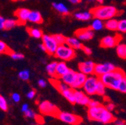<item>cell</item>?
<instances>
[{
    "mask_svg": "<svg viewBox=\"0 0 126 125\" xmlns=\"http://www.w3.org/2000/svg\"><path fill=\"white\" fill-rule=\"evenodd\" d=\"M0 109L5 112L8 111V103H7L6 100L4 98V97L2 96L1 95H0Z\"/></svg>",
    "mask_w": 126,
    "mask_h": 125,
    "instance_id": "cell-34",
    "label": "cell"
},
{
    "mask_svg": "<svg viewBox=\"0 0 126 125\" xmlns=\"http://www.w3.org/2000/svg\"><path fill=\"white\" fill-rule=\"evenodd\" d=\"M94 68H95V64L92 61H85L80 62L78 65V69L80 72L86 74V76H91L94 74Z\"/></svg>",
    "mask_w": 126,
    "mask_h": 125,
    "instance_id": "cell-12",
    "label": "cell"
},
{
    "mask_svg": "<svg viewBox=\"0 0 126 125\" xmlns=\"http://www.w3.org/2000/svg\"><path fill=\"white\" fill-rule=\"evenodd\" d=\"M70 68L68 67L65 61H60L58 62L57 67H56V76L55 78L57 79H61V78L66 74L69 71Z\"/></svg>",
    "mask_w": 126,
    "mask_h": 125,
    "instance_id": "cell-17",
    "label": "cell"
},
{
    "mask_svg": "<svg viewBox=\"0 0 126 125\" xmlns=\"http://www.w3.org/2000/svg\"><path fill=\"white\" fill-rule=\"evenodd\" d=\"M68 1L73 5H77L79 3H80L82 2V0H68Z\"/></svg>",
    "mask_w": 126,
    "mask_h": 125,
    "instance_id": "cell-49",
    "label": "cell"
},
{
    "mask_svg": "<svg viewBox=\"0 0 126 125\" xmlns=\"http://www.w3.org/2000/svg\"><path fill=\"white\" fill-rule=\"evenodd\" d=\"M117 31L122 33H126V20H121L119 21Z\"/></svg>",
    "mask_w": 126,
    "mask_h": 125,
    "instance_id": "cell-33",
    "label": "cell"
},
{
    "mask_svg": "<svg viewBox=\"0 0 126 125\" xmlns=\"http://www.w3.org/2000/svg\"><path fill=\"white\" fill-rule=\"evenodd\" d=\"M38 84L39 87H41V88H45L47 86L46 81L44 80H42V79H41L38 81Z\"/></svg>",
    "mask_w": 126,
    "mask_h": 125,
    "instance_id": "cell-47",
    "label": "cell"
},
{
    "mask_svg": "<svg viewBox=\"0 0 126 125\" xmlns=\"http://www.w3.org/2000/svg\"><path fill=\"white\" fill-rule=\"evenodd\" d=\"M91 12L94 18L103 21L112 19L119 14L118 9L113 5H99L91 9Z\"/></svg>",
    "mask_w": 126,
    "mask_h": 125,
    "instance_id": "cell-3",
    "label": "cell"
},
{
    "mask_svg": "<svg viewBox=\"0 0 126 125\" xmlns=\"http://www.w3.org/2000/svg\"><path fill=\"white\" fill-rule=\"evenodd\" d=\"M106 88H107V87L105 86V85L101 80H99L98 84V87H97L96 95H100V96H104L106 93Z\"/></svg>",
    "mask_w": 126,
    "mask_h": 125,
    "instance_id": "cell-31",
    "label": "cell"
},
{
    "mask_svg": "<svg viewBox=\"0 0 126 125\" xmlns=\"http://www.w3.org/2000/svg\"><path fill=\"white\" fill-rule=\"evenodd\" d=\"M94 1H96V0H88V2H93Z\"/></svg>",
    "mask_w": 126,
    "mask_h": 125,
    "instance_id": "cell-52",
    "label": "cell"
},
{
    "mask_svg": "<svg viewBox=\"0 0 126 125\" xmlns=\"http://www.w3.org/2000/svg\"><path fill=\"white\" fill-rule=\"evenodd\" d=\"M54 38L56 39V42L59 43V45H61V44H64L65 43V41H66V38L62 35H59V34H57V35H53Z\"/></svg>",
    "mask_w": 126,
    "mask_h": 125,
    "instance_id": "cell-35",
    "label": "cell"
},
{
    "mask_svg": "<svg viewBox=\"0 0 126 125\" xmlns=\"http://www.w3.org/2000/svg\"><path fill=\"white\" fill-rule=\"evenodd\" d=\"M42 43L44 44L45 47H46V52L49 55L54 56V54L58 48V46L59 45L56 42L53 35H44L42 37Z\"/></svg>",
    "mask_w": 126,
    "mask_h": 125,
    "instance_id": "cell-8",
    "label": "cell"
},
{
    "mask_svg": "<svg viewBox=\"0 0 126 125\" xmlns=\"http://www.w3.org/2000/svg\"><path fill=\"white\" fill-rule=\"evenodd\" d=\"M31 11L27 8H19L15 11V16L18 19V24L24 23L28 21V17Z\"/></svg>",
    "mask_w": 126,
    "mask_h": 125,
    "instance_id": "cell-14",
    "label": "cell"
},
{
    "mask_svg": "<svg viewBox=\"0 0 126 125\" xmlns=\"http://www.w3.org/2000/svg\"><path fill=\"white\" fill-rule=\"evenodd\" d=\"M87 115L90 121H98L104 124L113 123L116 119L112 112L108 111L107 108L101 104L95 107L88 108Z\"/></svg>",
    "mask_w": 126,
    "mask_h": 125,
    "instance_id": "cell-1",
    "label": "cell"
},
{
    "mask_svg": "<svg viewBox=\"0 0 126 125\" xmlns=\"http://www.w3.org/2000/svg\"><path fill=\"white\" fill-rule=\"evenodd\" d=\"M12 52L13 51L8 47V45L5 42H3L2 41H0V54L5 53L11 55Z\"/></svg>",
    "mask_w": 126,
    "mask_h": 125,
    "instance_id": "cell-30",
    "label": "cell"
},
{
    "mask_svg": "<svg viewBox=\"0 0 126 125\" xmlns=\"http://www.w3.org/2000/svg\"><path fill=\"white\" fill-rule=\"evenodd\" d=\"M34 125H41V124H34Z\"/></svg>",
    "mask_w": 126,
    "mask_h": 125,
    "instance_id": "cell-53",
    "label": "cell"
},
{
    "mask_svg": "<svg viewBox=\"0 0 126 125\" xmlns=\"http://www.w3.org/2000/svg\"><path fill=\"white\" fill-rule=\"evenodd\" d=\"M125 50H126V45H125Z\"/></svg>",
    "mask_w": 126,
    "mask_h": 125,
    "instance_id": "cell-54",
    "label": "cell"
},
{
    "mask_svg": "<svg viewBox=\"0 0 126 125\" xmlns=\"http://www.w3.org/2000/svg\"><path fill=\"white\" fill-rule=\"evenodd\" d=\"M113 123L115 125H126V122L122 119H115Z\"/></svg>",
    "mask_w": 126,
    "mask_h": 125,
    "instance_id": "cell-46",
    "label": "cell"
},
{
    "mask_svg": "<svg viewBox=\"0 0 126 125\" xmlns=\"http://www.w3.org/2000/svg\"><path fill=\"white\" fill-rule=\"evenodd\" d=\"M99 80V77L94 74L87 76V79L83 87V89L86 95H88L89 96L96 95L97 87Z\"/></svg>",
    "mask_w": 126,
    "mask_h": 125,
    "instance_id": "cell-5",
    "label": "cell"
},
{
    "mask_svg": "<svg viewBox=\"0 0 126 125\" xmlns=\"http://www.w3.org/2000/svg\"><path fill=\"white\" fill-rule=\"evenodd\" d=\"M116 68H117L113 64L110 63V62L97 64L95 65V68H94V75L100 77L104 74L116 70Z\"/></svg>",
    "mask_w": 126,
    "mask_h": 125,
    "instance_id": "cell-10",
    "label": "cell"
},
{
    "mask_svg": "<svg viewBox=\"0 0 126 125\" xmlns=\"http://www.w3.org/2000/svg\"><path fill=\"white\" fill-rule=\"evenodd\" d=\"M38 108H39L40 112L42 115H50V116H53L56 118H57V115L60 112L59 108L56 105H54L53 103H52L51 102L48 100H44L41 102L39 104Z\"/></svg>",
    "mask_w": 126,
    "mask_h": 125,
    "instance_id": "cell-6",
    "label": "cell"
},
{
    "mask_svg": "<svg viewBox=\"0 0 126 125\" xmlns=\"http://www.w3.org/2000/svg\"><path fill=\"white\" fill-rule=\"evenodd\" d=\"M27 32L31 37L37 39L42 38L44 35L42 31L37 28H27Z\"/></svg>",
    "mask_w": 126,
    "mask_h": 125,
    "instance_id": "cell-26",
    "label": "cell"
},
{
    "mask_svg": "<svg viewBox=\"0 0 126 125\" xmlns=\"http://www.w3.org/2000/svg\"><path fill=\"white\" fill-rule=\"evenodd\" d=\"M119 21L114 18L107 20L104 22V27L110 31H117Z\"/></svg>",
    "mask_w": 126,
    "mask_h": 125,
    "instance_id": "cell-24",
    "label": "cell"
},
{
    "mask_svg": "<svg viewBox=\"0 0 126 125\" xmlns=\"http://www.w3.org/2000/svg\"><path fill=\"white\" fill-rule=\"evenodd\" d=\"M24 115H25L26 118H35L36 114L34 112V111H32V109H29L27 111H26V112H24Z\"/></svg>",
    "mask_w": 126,
    "mask_h": 125,
    "instance_id": "cell-38",
    "label": "cell"
},
{
    "mask_svg": "<svg viewBox=\"0 0 126 125\" xmlns=\"http://www.w3.org/2000/svg\"><path fill=\"white\" fill-rule=\"evenodd\" d=\"M10 56H11V58L14 59V60H21V59L24 58L23 54L20 53H14V52H12Z\"/></svg>",
    "mask_w": 126,
    "mask_h": 125,
    "instance_id": "cell-37",
    "label": "cell"
},
{
    "mask_svg": "<svg viewBox=\"0 0 126 125\" xmlns=\"http://www.w3.org/2000/svg\"><path fill=\"white\" fill-rule=\"evenodd\" d=\"M90 98L88 95L82 91L75 89V103L76 104L82 105V106H88Z\"/></svg>",
    "mask_w": 126,
    "mask_h": 125,
    "instance_id": "cell-13",
    "label": "cell"
},
{
    "mask_svg": "<svg viewBox=\"0 0 126 125\" xmlns=\"http://www.w3.org/2000/svg\"><path fill=\"white\" fill-rule=\"evenodd\" d=\"M94 32V31H100V30H102L103 28L104 27V22L100 19H98V18H94L90 26H89Z\"/></svg>",
    "mask_w": 126,
    "mask_h": 125,
    "instance_id": "cell-25",
    "label": "cell"
},
{
    "mask_svg": "<svg viewBox=\"0 0 126 125\" xmlns=\"http://www.w3.org/2000/svg\"><path fill=\"white\" fill-rule=\"evenodd\" d=\"M17 25H18V21L15 20L13 19H8L5 20V30H10L11 28H13L14 27H15Z\"/></svg>",
    "mask_w": 126,
    "mask_h": 125,
    "instance_id": "cell-29",
    "label": "cell"
},
{
    "mask_svg": "<svg viewBox=\"0 0 126 125\" xmlns=\"http://www.w3.org/2000/svg\"><path fill=\"white\" fill-rule=\"evenodd\" d=\"M116 53L118 56L121 58H126V50H125V44L119 43L116 46Z\"/></svg>",
    "mask_w": 126,
    "mask_h": 125,
    "instance_id": "cell-28",
    "label": "cell"
},
{
    "mask_svg": "<svg viewBox=\"0 0 126 125\" xmlns=\"http://www.w3.org/2000/svg\"><path fill=\"white\" fill-rule=\"evenodd\" d=\"M74 35L79 40L83 41H86L93 38L94 31L90 27L83 28L77 29L74 32Z\"/></svg>",
    "mask_w": 126,
    "mask_h": 125,
    "instance_id": "cell-11",
    "label": "cell"
},
{
    "mask_svg": "<svg viewBox=\"0 0 126 125\" xmlns=\"http://www.w3.org/2000/svg\"><path fill=\"white\" fill-rule=\"evenodd\" d=\"M28 21L33 23H41L43 22V18L40 12L36 11H31L28 17Z\"/></svg>",
    "mask_w": 126,
    "mask_h": 125,
    "instance_id": "cell-21",
    "label": "cell"
},
{
    "mask_svg": "<svg viewBox=\"0 0 126 125\" xmlns=\"http://www.w3.org/2000/svg\"><path fill=\"white\" fill-rule=\"evenodd\" d=\"M118 91H119L122 93H126V76L124 77V79L121 82Z\"/></svg>",
    "mask_w": 126,
    "mask_h": 125,
    "instance_id": "cell-36",
    "label": "cell"
},
{
    "mask_svg": "<svg viewBox=\"0 0 126 125\" xmlns=\"http://www.w3.org/2000/svg\"><path fill=\"white\" fill-rule=\"evenodd\" d=\"M18 76L20 77V79H21L22 80L24 81H27L29 79V76H30V72L29 70H23L19 72Z\"/></svg>",
    "mask_w": 126,
    "mask_h": 125,
    "instance_id": "cell-32",
    "label": "cell"
},
{
    "mask_svg": "<svg viewBox=\"0 0 126 125\" xmlns=\"http://www.w3.org/2000/svg\"><path fill=\"white\" fill-rule=\"evenodd\" d=\"M53 7L57 12L62 15H68L69 14L68 8L62 2H54L53 3Z\"/></svg>",
    "mask_w": 126,
    "mask_h": 125,
    "instance_id": "cell-23",
    "label": "cell"
},
{
    "mask_svg": "<svg viewBox=\"0 0 126 125\" xmlns=\"http://www.w3.org/2000/svg\"><path fill=\"white\" fill-rule=\"evenodd\" d=\"M65 43L74 50H80L82 49L83 46L80 40H79L77 38H74V37L66 38Z\"/></svg>",
    "mask_w": 126,
    "mask_h": 125,
    "instance_id": "cell-19",
    "label": "cell"
},
{
    "mask_svg": "<svg viewBox=\"0 0 126 125\" xmlns=\"http://www.w3.org/2000/svg\"><path fill=\"white\" fill-rule=\"evenodd\" d=\"M87 76L86 74L81 73V72H77V77L75 79V81L74 83V84L71 85V88H74V89H80V88H83V85L85 84V82L87 79Z\"/></svg>",
    "mask_w": 126,
    "mask_h": 125,
    "instance_id": "cell-15",
    "label": "cell"
},
{
    "mask_svg": "<svg viewBox=\"0 0 126 125\" xmlns=\"http://www.w3.org/2000/svg\"><path fill=\"white\" fill-rule=\"evenodd\" d=\"M57 118L71 125H79L83 122V118L80 116L68 112H59Z\"/></svg>",
    "mask_w": 126,
    "mask_h": 125,
    "instance_id": "cell-7",
    "label": "cell"
},
{
    "mask_svg": "<svg viewBox=\"0 0 126 125\" xmlns=\"http://www.w3.org/2000/svg\"><path fill=\"white\" fill-rule=\"evenodd\" d=\"M50 82L60 93H62V91H64L65 90L69 88V86L67 84H65L64 82H62L60 79H57V78H51L50 80Z\"/></svg>",
    "mask_w": 126,
    "mask_h": 125,
    "instance_id": "cell-18",
    "label": "cell"
},
{
    "mask_svg": "<svg viewBox=\"0 0 126 125\" xmlns=\"http://www.w3.org/2000/svg\"><path fill=\"white\" fill-rule=\"evenodd\" d=\"M81 50H82L84 52V53L86 54L87 56H90V55H92V49L89 48V47H88V46H84V45H83Z\"/></svg>",
    "mask_w": 126,
    "mask_h": 125,
    "instance_id": "cell-40",
    "label": "cell"
},
{
    "mask_svg": "<svg viewBox=\"0 0 126 125\" xmlns=\"http://www.w3.org/2000/svg\"><path fill=\"white\" fill-rule=\"evenodd\" d=\"M122 40V37L119 35L115 36L107 35L104 37L100 41V46L103 48H113L116 47V46Z\"/></svg>",
    "mask_w": 126,
    "mask_h": 125,
    "instance_id": "cell-9",
    "label": "cell"
},
{
    "mask_svg": "<svg viewBox=\"0 0 126 125\" xmlns=\"http://www.w3.org/2000/svg\"><path fill=\"white\" fill-rule=\"evenodd\" d=\"M54 56L59 59L63 60V61H68L76 57V52L74 49L69 46L68 44L64 43L58 46Z\"/></svg>",
    "mask_w": 126,
    "mask_h": 125,
    "instance_id": "cell-4",
    "label": "cell"
},
{
    "mask_svg": "<svg viewBox=\"0 0 126 125\" xmlns=\"http://www.w3.org/2000/svg\"><path fill=\"white\" fill-rule=\"evenodd\" d=\"M38 47H39L41 50H43V51L46 52V47H45V46H44V44L43 43H42L41 44H39Z\"/></svg>",
    "mask_w": 126,
    "mask_h": 125,
    "instance_id": "cell-50",
    "label": "cell"
},
{
    "mask_svg": "<svg viewBox=\"0 0 126 125\" xmlns=\"http://www.w3.org/2000/svg\"><path fill=\"white\" fill-rule=\"evenodd\" d=\"M35 95H36V91L35 89H32L27 93V97L29 99H33L35 97Z\"/></svg>",
    "mask_w": 126,
    "mask_h": 125,
    "instance_id": "cell-41",
    "label": "cell"
},
{
    "mask_svg": "<svg viewBox=\"0 0 126 125\" xmlns=\"http://www.w3.org/2000/svg\"><path fill=\"white\" fill-rule=\"evenodd\" d=\"M12 99H13V100L14 102L17 103V102H19L20 100V96L17 93H14L12 95Z\"/></svg>",
    "mask_w": 126,
    "mask_h": 125,
    "instance_id": "cell-44",
    "label": "cell"
},
{
    "mask_svg": "<svg viewBox=\"0 0 126 125\" xmlns=\"http://www.w3.org/2000/svg\"><path fill=\"white\" fill-rule=\"evenodd\" d=\"M99 105H101V103L98 101L94 100H91L90 99V100H89V104H88L87 106H88V108H90V107H95V106H98Z\"/></svg>",
    "mask_w": 126,
    "mask_h": 125,
    "instance_id": "cell-39",
    "label": "cell"
},
{
    "mask_svg": "<svg viewBox=\"0 0 126 125\" xmlns=\"http://www.w3.org/2000/svg\"><path fill=\"white\" fill-rule=\"evenodd\" d=\"M62 95L64 97L68 102H70L71 104H76L75 103V89L69 87L68 89L62 91Z\"/></svg>",
    "mask_w": 126,
    "mask_h": 125,
    "instance_id": "cell-20",
    "label": "cell"
},
{
    "mask_svg": "<svg viewBox=\"0 0 126 125\" xmlns=\"http://www.w3.org/2000/svg\"><path fill=\"white\" fill-rule=\"evenodd\" d=\"M29 109V105H28L27 103H24V104L22 106L21 111H22L23 112H25L26 111H27V110H28Z\"/></svg>",
    "mask_w": 126,
    "mask_h": 125,
    "instance_id": "cell-48",
    "label": "cell"
},
{
    "mask_svg": "<svg viewBox=\"0 0 126 125\" xmlns=\"http://www.w3.org/2000/svg\"><path fill=\"white\" fill-rule=\"evenodd\" d=\"M96 1H97L98 3H100V4H102V3L104 2V0H96Z\"/></svg>",
    "mask_w": 126,
    "mask_h": 125,
    "instance_id": "cell-51",
    "label": "cell"
},
{
    "mask_svg": "<svg viewBox=\"0 0 126 125\" xmlns=\"http://www.w3.org/2000/svg\"><path fill=\"white\" fill-rule=\"evenodd\" d=\"M74 17L77 20H80V21H88V20H90L94 17L91 11H89L77 12L74 14Z\"/></svg>",
    "mask_w": 126,
    "mask_h": 125,
    "instance_id": "cell-22",
    "label": "cell"
},
{
    "mask_svg": "<svg viewBox=\"0 0 126 125\" xmlns=\"http://www.w3.org/2000/svg\"><path fill=\"white\" fill-rule=\"evenodd\" d=\"M57 64H58V62L56 61H52L50 63L47 64V65L46 66V71L52 78H55L56 76Z\"/></svg>",
    "mask_w": 126,
    "mask_h": 125,
    "instance_id": "cell-27",
    "label": "cell"
},
{
    "mask_svg": "<svg viewBox=\"0 0 126 125\" xmlns=\"http://www.w3.org/2000/svg\"><path fill=\"white\" fill-rule=\"evenodd\" d=\"M105 107L107 108V109L108 111L112 112V111L114 110V109H115L116 106H115V104H114L113 103H108L105 106Z\"/></svg>",
    "mask_w": 126,
    "mask_h": 125,
    "instance_id": "cell-42",
    "label": "cell"
},
{
    "mask_svg": "<svg viewBox=\"0 0 126 125\" xmlns=\"http://www.w3.org/2000/svg\"><path fill=\"white\" fill-rule=\"evenodd\" d=\"M5 19L0 16V30H2L5 28Z\"/></svg>",
    "mask_w": 126,
    "mask_h": 125,
    "instance_id": "cell-45",
    "label": "cell"
},
{
    "mask_svg": "<svg viewBox=\"0 0 126 125\" xmlns=\"http://www.w3.org/2000/svg\"><path fill=\"white\" fill-rule=\"evenodd\" d=\"M35 119L36 121L38 123V124H42L44 123V118H43L41 115H36Z\"/></svg>",
    "mask_w": 126,
    "mask_h": 125,
    "instance_id": "cell-43",
    "label": "cell"
},
{
    "mask_svg": "<svg viewBox=\"0 0 126 125\" xmlns=\"http://www.w3.org/2000/svg\"><path fill=\"white\" fill-rule=\"evenodd\" d=\"M125 76V72L122 69L116 68L111 72L102 75L99 79L105 85L107 88L118 91L119 85Z\"/></svg>",
    "mask_w": 126,
    "mask_h": 125,
    "instance_id": "cell-2",
    "label": "cell"
},
{
    "mask_svg": "<svg viewBox=\"0 0 126 125\" xmlns=\"http://www.w3.org/2000/svg\"><path fill=\"white\" fill-rule=\"evenodd\" d=\"M77 74V72L74 71V70L70 69L69 71L66 74L63 76L60 80L62 82H64L65 84H67L69 87H71V85L74 84V83L75 81Z\"/></svg>",
    "mask_w": 126,
    "mask_h": 125,
    "instance_id": "cell-16",
    "label": "cell"
}]
</instances>
